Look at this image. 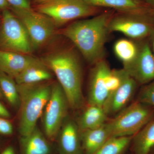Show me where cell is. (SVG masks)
Listing matches in <instances>:
<instances>
[{
	"mask_svg": "<svg viewBox=\"0 0 154 154\" xmlns=\"http://www.w3.org/2000/svg\"><path fill=\"white\" fill-rule=\"evenodd\" d=\"M152 11L143 14L120 13L113 15L109 22V31L120 32L136 40L149 37L154 30L150 17Z\"/></svg>",
	"mask_w": 154,
	"mask_h": 154,
	"instance_id": "9c48e42d",
	"label": "cell"
},
{
	"mask_svg": "<svg viewBox=\"0 0 154 154\" xmlns=\"http://www.w3.org/2000/svg\"><path fill=\"white\" fill-rule=\"evenodd\" d=\"M1 22H2V18H0V25H1Z\"/></svg>",
	"mask_w": 154,
	"mask_h": 154,
	"instance_id": "e575fe53",
	"label": "cell"
},
{
	"mask_svg": "<svg viewBox=\"0 0 154 154\" xmlns=\"http://www.w3.org/2000/svg\"><path fill=\"white\" fill-rule=\"evenodd\" d=\"M137 84L126 72L120 85L110 94L103 106L107 115L118 113L126 107L135 93Z\"/></svg>",
	"mask_w": 154,
	"mask_h": 154,
	"instance_id": "7c38bea8",
	"label": "cell"
},
{
	"mask_svg": "<svg viewBox=\"0 0 154 154\" xmlns=\"http://www.w3.org/2000/svg\"><path fill=\"white\" fill-rule=\"evenodd\" d=\"M0 88L3 96L14 107H19L20 99L17 83L14 78L0 71Z\"/></svg>",
	"mask_w": 154,
	"mask_h": 154,
	"instance_id": "7402d4cb",
	"label": "cell"
},
{
	"mask_svg": "<svg viewBox=\"0 0 154 154\" xmlns=\"http://www.w3.org/2000/svg\"><path fill=\"white\" fill-rule=\"evenodd\" d=\"M34 57L19 53L0 51V71L14 79Z\"/></svg>",
	"mask_w": 154,
	"mask_h": 154,
	"instance_id": "9a60e30c",
	"label": "cell"
},
{
	"mask_svg": "<svg viewBox=\"0 0 154 154\" xmlns=\"http://www.w3.org/2000/svg\"><path fill=\"white\" fill-rule=\"evenodd\" d=\"M111 70L104 59L94 64L91 70L88 93V105L103 107L110 96L107 77Z\"/></svg>",
	"mask_w": 154,
	"mask_h": 154,
	"instance_id": "30bf717a",
	"label": "cell"
},
{
	"mask_svg": "<svg viewBox=\"0 0 154 154\" xmlns=\"http://www.w3.org/2000/svg\"><path fill=\"white\" fill-rule=\"evenodd\" d=\"M52 1L54 0H33V2L35 5H37Z\"/></svg>",
	"mask_w": 154,
	"mask_h": 154,
	"instance_id": "f546056e",
	"label": "cell"
},
{
	"mask_svg": "<svg viewBox=\"0 0 154 154\" xmlns=\"http://www.w3.org/2000/svg\"><path fill=\"white\" fill-rule=\"evenodd\" d=\"M27 31L32 49L40 48L54 34L55 25L49 17L31 9L10 7Z\"/></svg>",
	"mask_w": 154,
	"mask_h": 154,
	"instance_id": "8992f818",
	"label": "cell"
},
{
	"mask_svg": "<svg viewBox=\"0 0 154 154\" xmlns=\"http://www.w3.org/2000/svg\"><path fill=\"white\" fill-rule=\"evenodd\" d=\"M137 101L154 107V80L141 90Z\"/></svg>",
	"mask_w": 154,
	"mask_h": 154,
	"instance_id": "cb8c5ba5",
	"label": "cell"
},
{
	"mask_svg": "<svg viewBox=\"0 0 154 154\" xmlns=\"http://www.w3.org/2000/svg\"><path fill=\"white\" fill-rule=\"evenodd\" d=\"M51 71L41 60L34 59L14 79L17 85L35 84L48 81L52 78Z\"/></svg>",
	"mask_w": 154,
	"mask_h": 154,
	"instance_id": "2e32d148",
	"label": "cell"
},
{
	"mask_svg": "<svg viewBox=\"0 0 154 154\" xmlns=\"http://www.w3.org/2000/svg\"><path fill=\"white\" fill-rule=\"evenodd\" d=\"M60 154H83L80 131L77 123L67 116L59 132Z\"/></svg>",
	"mask_w": 154,
	"mask_h": 154,
	"instance_id": "4fadbf2b",
	"label": "cell"
},
{
	"mask_svg": "<svg viewBox=\"0 0 154 154\" xmlns=\"http://www.w3.org/2000/svg\"><path fill=\"white\" fill-rule=\"evenodd\" d=\"M107 116L103 107L88 105L80 116L77 124L80 131L94 129L106 123Z\"/></svg>",
	"mask_w": 154,
	"mask_h": 154,
	"instance_id": "ffe728a7",
	"label": "cell"
},
{
	"mask_svg": "<svg viewBox=\"0 0 154 154\" xmlns=\"http://www.w3.org/2000/svg\"><path fill=\"white\" fill-rule=\"evenodd\" d=\"M69 107L66 96L59 83H54L49 99L43 110L45 134L50 140H54L57 137L67 116Z\"/></svg>",
	"mask_w": 154,
	"mask_h": 154,
	"instance_id": "ba28073f",
	"label": "cell"
},
{
	"mask_svg": "<svg viewBox=\"0 0 154 154\" xmlns=\"http://www.w3.org/2000/svg\"><path fill=\"white\" fill-rule=\"evenodd\" d=\"M133 136L112 137L94 154H123Z\"/></svg>",
	"mask_w": 154,
	"mask_h": 154,
	"instance_id": "603a6c76",
	"label": "cell"
},
{
	"mask_svg": "<svg viewBox=\"0 0 154 154\" xmlns=\"http://www.w3.org/2000/svg\"><path fill=\"white\" fill-rule=\"evenodd\" d=\"M4 97V96H3L2 92V91L1 90V88H0V99H3Z\"/></svg>",
	"mask_w": 154,
	"mask_h": 154,
	"instance_id": "836d02e7",
	"label": "cell"
},
{
	"mask_svg": "<svg viewBox=\"0 0 154 154\" xmlns=\"http://www.w3.org/2000/svg\"><path fill=\"white\" fill-rule=\"evenodd\" d=\"M14 128L12 123L6 118L0 117V134L5 135L12 134Z\"/></svg>",
	"mask_w": 154,
	"mask_h": 154,
	"instance_id": "d4e9b609",
	"label": "cell"
},
{
	"mask_svg": "<svg viewBox=\"0 0 154 154\" xmlns=\"http://www.w3.org/2000/svg\"><path fill=\"white\" fill-rule=\"evenodd\" d=\"M11 6L6 0H0V10L3 11L10 9Z\"/></svg>",
	"mask_w": 154,
	"mask_h": 154,
	"instance_id": "83f0119b",
	"label": "cell"
},
{
	"mask_svg": "<svg viewBox=\"0 0 154 154\" xmlns=\"http://www.w3.org/2000/svg\"><path fill=\"white\" fill-rule=\"evenodd\" d=\"M134 154H149L154 149V117L133 137Z\"/></svg>",
	"mask_w": 154,
	"mask_h": 154,
	"instance_id": "d6986e66",
	"label": "cell"
},
{
	"mask_svg": "<svg viewBox=\"0 0 154 154\" xmlns=\"http://www.w3.org/2000/svg\"><path fill=\"white\" fill-rule=\"evenodd\" d=\"M140 45L126 38H122L116 42L113 46L114 53L126 69L131 65L137 57Z\"/></svg>",
	"mask_w": 154,
	"mask_h": 154,
	"instance_id": "44dd1931",
	"label": "cell"
},
{
	"mask_svg": "<svg viewBox=\"0 0 154 154\" xmlns=\"http://www.w3.org/2000/svg\"><path fill=\"white\" fill-rule=\"evenodd\" d=\"M35 11L49 17L56 27L83 17L96 15L101 8L88 5L83 0H54L37 5Z\"/></svg>",
	"mask_w": 154,
	"mask_h": 154,
	"instance_id": "5b68a950",
	"label": "cell"
},
{
	"mask_svg": "<svg viewBox=\"0 0 154 154\" xmlns=\"http://www.w3.org/2000/svg\"><path fill=\"white\" fill-rule=\"evenodd\" d=\"M124 69L138 84L147 85L154 81V55L149 42L140 45L137 57L131 65Z\"/></svg>",
	"mask_w": 154,
	"mask_h": 154,
	"instance_id": "8fae6325",
	"label": "cell"
},
{
	"mask_svg": "<svg viewBox=\"0 0 154 154\" xmlns=\"http://www.w3.org/2000/svg\"><path fill=\"white\" fill-rule=\"evenodd\" d=\"M17 85L20 99L19 131L24 136L36 126L49 99L52 85L42 82Z\"/></svg>",
	"mask_w": 154,
	"mask_h": 154,
	"instance_id": "3957f363",
	"label": "cell"
},
{
	"mask_svg": "<svg viewBox=\"0 0 154 154\" xmlns=\"http://www.w3.org/2000/svg\"><path fill=\"white\" fill-rule=\"evenodd\" d=\"M0 51L29 55L33 49L27 31L9 9L2 11L0 25Z\"/></svg>",
	"mask_w": 154,
	"mask_h": 154,
	"instance_id": "52a82bcc",
	"label": "cell"
},
{
	"mask_svg": "<svg viewBox=\"0 0 154 154\" xmlns=\"http://www.w3.org/2000/svg\"><path fill=\"white\" fill-rule=\"evenodd\" d=\"M40 59L55 75L69 107L73 109L81 108L84 102L82 72L79 59L75 51L67 48L58 50Z\"/></svg>",
	"mask_w": 154,
	"mask_h": 154,
	"instance_id": "7a4b0ae2",
	"label": "cell"
},
{
	"mask_svg": "<svg viewBox=\"0 0 154 154\" xmlns=\"http://www.w3.org/2000/svg\"><path fill=\"white\" fill-rule=\"evenodd\" d=\"M154 117V107L136 101L106 122L110 137L134 136Z\"/></svg>",
	"mask_w": 154,
	"mask_h": 154,
	"instance_id": "277c9868",
	"label": "cell"
},
{
	"mask_svg": "<svg viewBox=\"0 0 154 154\" xmlns=\"http://www.w3.org/2000/svg\"><path fill=\"white\" fill-rule=\"evenodd\" d=\"M147 4H148L149 6L154 10V0H144Z\"/></svg>",
	"mask_w": 154,
	"mask_h": 154,
	"instance_id": "1f68e13d",
	"label": "cell"
},
{
	"mask_svg": "<svg viewBox=\"0 0 154 154\" xmlns=\"http://www.w3.org/2000/svg\"><path fill=\"white\" fill-rule=\"evenodd\" d=\"M113 15V11H106L91 19L75 21L62 34L75 45L88 62L94 65L105 56L109 23Z\"/></svg>",
	"mask_w": 154,
	"mask_h": 154,
	"instance_id": "6da1fadb",
	"label": "cell"
},
{
	"mask_svg": "<svg viewBox=\"0 0 154 154\" xmlns=\"http://www.w3.org/2000/svg\"><path fill=\"white\" fill-rule=\"evenodd\" d=\"M150 19L152 24L154 25V10L152 11V13L150 14Z\"/></svg>",
	"mask_w": 154,
	"mask_h": 154,
	"instance_id": "d6a6232c",
	"label": "cell"
},
{
	"mask_svg": "<svg viewBox=\"0 0 154 154\" xmlns=\"http://www.w3.org/2000/svg\"><path fill=\"white\" fill-rule=\"evenodd\" d=\"M149 38H150L151 41L152 51L154 55V30L153 32L152 33L151 36H150Z\"/></svg>",
	"mask_w": 154,
	"mask_h": 154,
	"instance_id": "4dcf8cb0",
	"label": "cell"
},
{
	"mask_svg": "<svg viewBox=\"0 0 154 154\" xmlns=\"http://www.w3.org/2000/svg\"><path fill=\"white\" fill-rule=\"evenodd\" d=\"M22 154H50L51 147L43 134L36 126L29 134L21 136Z\"/></svg>",
	"mask_w": 154,
	"mask_h": 154,
	"instance_id": "e0dca14e",
	"label": "cell"
},
{
	"mask_svg": "<svg viewBox=\"0 0 154 154\" xmlns=\"http://www.w3.org/2000/svg\"><path fill=\"white\" fill-rule=\"evenodd\" d=\"M0 117L8 119L11 117V113L7 108L0 102Z\"/></svg>",
	"mask_w": 154,
	"mask_h": 154,
	"instance_id": "4316f807",
	"label": "cell"
},
{
	"mask_svg": "<svg viewBox=\"0 0 154 154\" xmlns=\"http://www.w3.org/2000/svg\"><path fill=\"white\" fill-rule=\"evenodd\" d=\"M11 7L20 8L31 9V3L29 0H6Z\"/></svg>",
	"mask_w": 154,
	"mask_h": 154,
	"instance_id": "484cf974",
	"label": "cell"
},
{
	"mask_svg": "<svg viewBox=\"0 0 154 154\" xmlns=\"http://www.w3.org/2000/svg\"><path fill=\"white\" fill-rule=\"evenodd\" d=\"M106 123L97 128L80 131L83 152L96 153L110 137Z\"/></svg>",
	"mask_w": 154,
	"mask_h": 154,
	"instance_id": "ac0fdd59",
	"label": "cell"
},
{
	"mask_svg": "<svg viewBox=\"0 0 154 154\" xmlns=\"http://www.w3.org/2000/svg\"><path fill=\"white\" fill-rule=\"evenodd\" d=\"M0 154H15L14 147L12 146H8L3 150Z\"/></svg>",
	"mask_w": 154,
	"mask_h": 154,
	"instance_id": "f1b7e54d",
	"label": "cell"
},
{
	"mask_svg": "<svg viewBox=\"0 0 154 154\" xmlns=\"http://www.w3.org/2000/svg\"><path fill=\"white\" fill-rule=\"evenodd\" d=\"M94 7L108 8L119 13L143 14L153 10L148 4L142 0H83Z\"/></svg>",
	"mask_w": 154,
	"mask_h": 154,
	"instance_id": "5bb4252c",
	"label": "cell"
}]
</instances>
